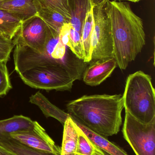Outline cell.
I'll return each instance as SVG.
<instances>
[{
    "mask_svg": "<svg viewBox=\"0 0 155 155\" xmlns=\"http://www.w3.org/2000/svg\"><path fill=\"white\" fill-rule=\"evenodd\" d=\"M40 8L36 0H6L0 2V10L14 15L22 21L36 15Z\"/></svg>",
    "mask_w": 155,
    "mask_h": 155,
    "instance_id": "obj_10",
    "label": "cell"
},
{
    "mask_svg": "<svg viewBox=\"0 0 155 155\" xmlns=\"http://www.w3.org/2000/svg\"><path fill=\"white\" fill-rule=\"evenodd\" d=\"M0 155H14L0 147Z\"/></svg>",
    "mask_w": 155,
    "mask_h": 155,
    "instance_id": "obj_26",
    "label": "cell"
},
{
    "mask_svg": "<svg viewBox=\"0 0 155 155\" xmlns=\"http://www.w3.org/2000/svg\"><path fill=\"white\" fill-rule=\"evenodd\" d=\"M90 5L95 6L103 2L104 0H89Z\"/></svg>",
    "mask_w": 155,
    "mask_h": 155,
    "instance_id": "obj_25",
    "label": "cell"
},
{
    "mask_svg": "<svg viewBox=\"0 0 155 155\" xmlns=\"http://www.w3.org/2000/svg\"><path fill=\"white\" fill-rule=\"evenodd\" d=\"M35 122L23 115H15L0 120V135L10 134L14 132L30 129L33 127Z\"/></svg>",
    "mask_w": 155,
    "mask_h": 155,
    "instance_id": "obj_18",
    "label": "cell"
},
{
    "mask_svg": "<svg viewBox=\"0 0 155 155\" xmlns=\"http://www.w3.org/2000/svg\"><path fill=\"white\" fill-rule=\"evenodd\" d=\"M0 147L14 155H59L30 147L12 138L10 134L0 135Z\"/></svg>",
    "mask_w": 155,
    "mask_h": 155,
    "instance_id": "obj_12",
    "label": "cell"
},
{
    "mask_svg": "<svg viewBox=\"0 0 155 155\" xmlns=\"http://www.w3.org/2000/svg\"><path fill=\"white\" fill-rule=\"evenodd\" d=\"M10 135L21 143L35 149L60 155L61 148L55 144L45 129L36 121L32 128L14 132Z\"/></svg>",
    "mask_w": 155,
    "mask_h": 155,
    "instance_id": "obj_8",
    "label": "cell"
},
{
    "mask_svg": "<svg viewBox=\"0 0 155 155\" xmlns=\"http://www.w3.org/2000/svg\"><path fill=\"white\" fill-rule=\"evenodd\" d=\"M105 155H111L110 154H109V153H106V152H104V151H103Z\"/></svg>",
    "mask_w": 155,
    "mask_h": 155,
    "instance_id": "obj_28",
    "label": "cell"
},
{
    "mask_svg": "<svg viewBox=\"0 0 155 155\" xmlns=\"http://www.w3.org/2000/svg\"><path fill=\"white\" fill-rule=\"evenodd\" d=\"M93 6L90 5V8L86 15L81 35L83 62L86 63L92 61L93 51L91 44V37L94 25Z\"/></svg>",
    "mask_w": 155,
    "mask_h": 155,
    "instance_id": "obj_16",
    "label": "cell"
},
{
    "mask_svg": "<svg viewBox=\"0 0 155 155\" xmlns=\"http://www.w3.org/2000/svg\"><path fill=\"white\" fill-rule=\"evenodd\" d=\"M30 102L37 106L46 117L55 118L63 125L69 117L67 113L53 104L40 92L30 97Z\"/></svg>",
    "mask_w": 155,
    "mask_h": 155,
    "instance_id": "obj_14",
    "label": "cell"
},
{
    "mask_svg": "<svg viewBox=\"0 0 155 155\" xmlns=\"http://www.w3.org/2000/svg\"><path fill=\"white\" fill-rule=\"evenodd\" d=\"M6 63H0V97L6 95L12 88Z\"/></svg>",
    "mask_w": 155,
    "mask_h": 155,
    "instance_id": "obj_24",
    "label": "cell"
},
{
    "mask_svg": "<svg viewBox=\"0 0 155 155\" xmlns=\"http://www.w3.org/2000/svg\"><path fill=\"white\" fill-rule=\"evenodd\" d=\"M41 8L57 11L71 18L70 0H36Z\"/></svg>",
    "mask_w": 155,
    "mask_h": 155,
    "instance_id": "obj_22",
    "label": "cell"
},
{
    "mask_svg": "<svg viewBox=\"0 0 155 155\" xmlns=\"http://www.w3.org/2000/svg\"><path fill=\"white\" fill-rule=\"evenodd\" d=\"M6 1V0H0V2H2V1Z\"/></svg>",
    "mask_w": 155,
    "mask_h": 155,
    "instance_id": "obj_29",
    "label": "cell"
},
{
    "mask_svg": "<svg viewBox=\"0 0 155 155\" xmlns=\"http://www.w3.org/2000/svg\"><path fill=\"white\" fill-rule=\"evenodd\" d=\"M63 126L62 143L60 155H76L79 127L70 116Z\"/></svg>",
    "mask_w": 155,
    "mask_h": 155,
    "instance_id": "obj_11",
    "label": "cell"
},
{
    "mask_svg": "<svg viewBox=\"0 0 155 155\" xmlns=\"http://www.w3.org/2000/svg\"><path fill=\"white\" fill-rule=\"evenodd\" d=\"M59 38L76 57L83 61L81 35L72 27L70 23L62 26L59 32Z\"/></svg>",
    "mask_w": 155,
    "mask_h": 155,
    "instance_id": "obj_13",
    "label": "cell"
},
{
    "mask_svg": "<svg viewBox=\"0 0 155 155\" xmlns=\"http://www.w3.org/2000/svg\"><path fill=\"white\" fill-rule=\"evenodd\" d=\"M76 155H105L103 151L96 145L79 127Z\"/></svg>",
    "mask_w": 155,
    "mask_h": 155,
    "instance_id": "obj_21",
    "label": "cell"
},
{
    "mask_svg": "<svg viewBox=\"0 0 155 155\" xmlns=\"http://www.w3.org/2000/svg\"><path fill=\"white\" fill-rule=\"evenodd\" d=\"M22 22L14 15L0 10V34L13 39L20 29Z\"/></svg>",
    "mask_w": 155,
    "mask_h": 155,
    "instance_id": "obj_20",
    "label": "cell"
},
{
    "mask_svg": "<svg viewBox=\"0 0 155 155\" xmlns=\"http://www.w3.org/2000/svg\"><path fill=\"white\" fill-rule=\"evenodd\" d=\"M74 122L87 137L103 151L111 155H128L123 148L114 143L110 142L105 137L93 132L76 121Z\"/></svg>",
    "mask_w": 155,
    "mask_h": 155,
    "instance_id": "obj_15",
    "label": "cell"
},
{
    "mask_svg": "<svg viewBox=\"0 0 155 155\" xmlns=\"http://www.w3.org/2000/svg\"><path fill=\"white\" fill-rule=\"evenodd\" d=\"M123 132L136 155H155V119L143 124L125 110Z\"/></svg>",
    "mask_w": 155,
    "mask_h": 155,
    "instance_id": "obj_5",
    "label": "cell"
},
{
    "mask_svg": "<svg viewBox=\"0 0 155 155\" xmlns=\"http://www.w3.org/2000/svg\"><path fill=\"white\" fill-rule=\"evenodd\" d=\"M104 9L111 25L114 59L121 70H126L145 45L143 20L126 2L108 0Z\"/></svg>",
    "mask_w": 155,
    "mask_h": 155,
    "instance_id": "obj_1",
    "label": "cell"
},
{
    "mask_svg": "<svg viewBox=\"0 0 155 155\" xmlns=\"http://www.w3.org/2000/svg\"><path fill=\"white\" fill-rule=\"evenodd\" d=\"M24 83L37 89L68 91L81 74L62 65L35 67L19 74Z\"/></svg>",
    "mask_w": 155,
    "mask_h": 155,
    "instance_id": "obj_4",
    "label": "cell"
},
{
    "mask_svg": "<svg viewBox=\"0 0 155 155\" xmlns=\"http://www.w3.org/2000/svg\"><path fill=\"white\" fill-rule=\"evenodd\" d=\"M90 7L89 0H70V24L81 35L84 20Z\"/></svg>",
    "mask_w": 155,
    "mask_h": 155,
    "instance_id": "obj_17",
    "label": "cell"
},
{
    "mask_svg": "<svg viewBox=\"0 0 155 155\" xmlns=\"http://www.w3.org/2000/svg\"><path fill=\"white\" fill-rule=\"evenodd\" d=\"M113 1H128V2H140L141 0H113Z\"/></svg>",
    "mask_w": 155,
    "mask_h": 155,
    "instance_id": "obj_27",
    "label": "cell"
},
{
    "mask_svg": "<svg viewBox=\"0 0 155 155\" xmlns=\"http://www.w3.org/2000/svg\"><path fill=\"white\" fill-rule=\"evenodd\" d=\"M49 28L37 15L24 21L13 38L15 45H25L42 52L44 49Z\"/></svg>",
    "mask_w": 155,
    "mask_h": 155,
    "instance_id": "obj_7",
    "label": "cell"
},
{
    "mask_svg": "<svg viewBox=\"0 0 155 155\" xmlns=\"http://www.w3.org/2000/svg\"><path fill=\"white\" fill-rule=\"evenodd\" d=\"M36 15L45 22L49 28L59 33L64 25L70 23L69 17L49 8H40Z\"/></svg>",
    "mask_w": 155,
    "mask_h": 155,
    "instance_id": "obj_19",
    "label": "cell"
},
{
    "mask_svg": "<svg viewBox=\"0 0 155 155\" xmlns=\"http://www.w3.org/2000/svg\"><path fill=\"white\" fill-rule=\"evenodd\" d=\"M107 1L104 0L93 6L94 25L91 37L92 61L114 58L111 25L104 9Z\"/></svg>",
    "mask_w": 155,
    "mask_h": 155,
    "instance_id": "obj_6",
    "label": "cell"
},
{
    "mask_svg": "<svg viewBox=\"0 0 155 155\" xmlns=\"http://www.w3.org/2000/svg\"><path fill=\"white\" fill-rule=\"evenodd\" d=\"M15 45L13 39L0 34V63L7 62L10 54Z\"/></svg>",
    "mask_w": 155,
    "mask_h": 155,
    "instance_id": "obj_23",
    "label": "cell"
},
{
    "mask_svg": "<svg viewBox=\"0 0 155 155\" xmlns=\"http://www.w3.org/2000/svg\"><path fill=\"white\" fill-rule=\"evenodd\" d=\"M116 65L114 58L93 61L86 69L83 80L88 85H99L112 74Z\"/></svg>",
    "mask_w": 155,
    "mask_h": 155,
    "instance_id": "obj_9",
    "label": "cell"
},
{
    "mask_svg": "<svg viewBox=\"0 0 155 155\" xmlns=\"http://www.w3.org/2000/svg\"><path fill=\"white\" fill-rule=\"evenodd\" d=\"M124 108L139 122L155 119V93L152 78L142 71L127 77L123 96Z\"/></svg>",
    "mask_w": 155,
    "mask_h": 155,
    "instance_id": "obj_3",
    "label": "cell"
},
{
    "mask_svg": "<svg viewBox=\"0 0 155 155\" xmlns=\"http://www.w3.org/2000/svg\"><path fill=\"white\" fill-rule=\"evenodd\" d=\"M74 121L104 137L112 136L120 131L124 108L121 94L84 95L66 105Z\"/></svg>",
    "mask_w": 155,
    "mask_h": 155,
    "instance_id": "obj_2",
    "label": "cell"
}]
</instances>
